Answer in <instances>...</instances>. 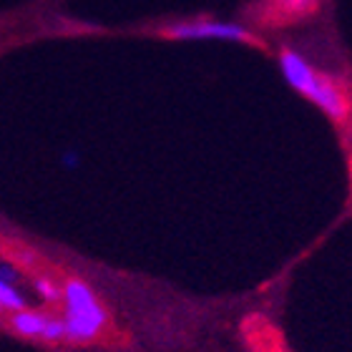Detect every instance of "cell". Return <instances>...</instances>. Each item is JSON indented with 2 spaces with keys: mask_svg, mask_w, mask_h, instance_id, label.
<instances>
[{
  "mask_svg": "<svg viewBox=\"0 0 352 352\" xmlns=\"http://www.w3.org/2000/svg\"><path fill=\"white\" fill-rule=\"evenodd\" d=\"M322 6V0H267L264 15L272 23H292L315 15Z\"/></svg>",
  "mask_w": 352,
  "mask_h": 352,
  "instance_id": "cell-5",
  "label": "cell"
},
{
  "mask_svg": "<svg viewBox=\"0 0 352 352\" xmlns=\"http://www.w3.org/2000/svg\"><path fill=\"white\" fill-rule=\"evenodd\" d=\"M18 309H25V300L10 285V279L3 277V270H0V315H10V312H18Z\"/></svg>",
  "mask_w": 352,
  "mask_h": 352,
  "instance_id": "cell-6",
  "label": "cell"
},
{
  "mask_svg": "<svg viewBox=\"0 0 352 352\" xmlns=\"http://www.w3.org/2000/svg\"><path fill=\"white\" fill-rule=\"evenodd\" d=\"M36 289H38V294L43 297V300H48V302H58L60 300V287L56 285V282H51V279H45V277H38L36 279Z\"/></svg>",
  "mask_w": 352,
  "mask_h": 352,
  "instance_id": "cell-7",
  "label": "cell"
},
{
  "mask_svg": "<svg viewBox=\"0 0 352 352\" xmlns=\"http://www.w3.org/2000/svg\"><path fill=\"white\" fill-rule=\"evenodd\" d=\"M63 300V324H66V342L88 345L109 324V312L96 297V292L83 279H66L60 287Z\"/></svg>",
  "mask_w": 352,
  "mask_h": 352,
  "instance_id": "cell-2",
  "label": "cell"
},
{
  "mask_svg": "<svg viewBox=\"0 0 352 352\" xmlns=\"http://www.w3.org/2000/svg\"><path fill=\"white\" fill-rule=\"evenodd\" d=\"M279 68H282L285 81L297 94L305 96L307 101L315 103L324 116H330L338 124L347 121V116H350V98L342 91V86H338L330 76H324L320 68L312 66L300 51L282 48L279 51Z\"/></svg>",
  "mask_w": 352,
  "mask_h": 352,
  "instance_id": "cell-1",
  "label": "cell"
},
{
  "mask_svg": "<svg viewBox=\"0 0 352 352\" xmlns=\"http://www.w3.org/2000/svg\"><path fill=\"white\" fill-rule=\"evenodd\" d=\"M10 330L23 335V338H36L45 342H66V324L63 317H53L36 312V309H18L8 315Z\"/></svg>",
  "mask_w": 352,
  "mask_h": 352,
  "instance_id": "cell-4",
  "label": "cell"
},
{
  "mask_svg": "<svg viewBox=\"0 0 352 352\" xmlns=\"http://www.w3.org/2000/svg\"><path fill=\"white\" fill-rule=\"evenodd\" d=\"M350 182H352V159H350Z\"/></svg>",
  "mask_w": 352,
  "mask_h": 352,
  "instance_id": "cell-8",
  "label": "cell"
},
{
  "mask_svg": "<svg viewBox=\"0 0 352 352\" xmlns=\"http://www.w3.org/2000/svg\"><path fill=\"white\" fill-rule=\"evenodd\" d=\"M162 36L174 41H229V43H254L252 36L242 23L227 21H179L162 28Z\"/></svg>",
  "mask_w": 352,
  "mask_h": 352,
  "instance_id": "cell-3",
  "label": "cell"
}]
</instances>
